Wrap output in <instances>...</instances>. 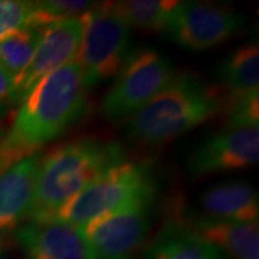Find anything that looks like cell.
<instances>
[{"instance_id":"cell-4","label":"cell","mask_w":259,"mask_h":259,"mask_svg":"<svg viewBox=\"0 0 259 259\" xmlns=\"http://www.w3.org/2000/svg\"><path fill=\"white\" fill-rule=\"evenodd\" d=\"M82 40L75 58L87 90L120 72L128 58L130 26L110 2L93 6L81 16Z\"/></svg>"},{"instance_id":"cell-9","label":"cell","mask_w":259,"mask_h":259,"mask_svg":"<svg viewBox=\"0 0 259 259\" xmlns=\"http://www.w3.org/2000/svg\"><path fill=\"white\" fill-rule=\"evenodd\" d=\"M82 40L81 19L61 20L44 30L26 69L15 79L12 104H20L40 79L74 62Z\"/></svg>"},{"instance_id":"cell-10","label":"cell","mask_w":259,"mask_h":259,"mask_svg":"<svg viewBox=\"0 0 259 259\" xmlns=\"http://www.w3.org/2000/svg\"><path fill=\"white\" fill-rule=\"evenodd\" d=\"M259 160L258 127L226 128L206 139L189 160L193 177L255 166Z\"/></svg>"},{"instance_id":"cell-23","label":"cell","mask_w":259,"mask_h":259,"mask_svg":"<svg viewBox=\"0 0 259 259\" xmlns=\"http://www.w3.org/2000/svg\"><path fill=\"white\" fill-rule=\"evenodd\" d=\"M3 112H5V110H0V117L3 115Z\"/></svg>"},{"instance_id":"cell-16","label":"cell","mask_w":259,"mask_h":259,"mask_svg":"<svg viewBox=\"0 0 259 259\" xmlns=\"http://www.w3.org/2000/svg\"><path fill=\"white\" fill-rule=\"evenodd\" d=\"M111 9L130 28L164 33L177 2L171 0H122L110 2Z\"/></svg>"},{"instance_id":"cell-14","label":"cell","mask_w":259,"mask_h":259,"mask_svg":"<svg viewBox=\"0 0 259 259\" xmlns=\"http://www.w3.org/2000/svg\"><path fill=\"white\" fill-rule=\"evenodd\" d=\"M207 218L232 222H258L256 190L245 182H226L207 189L200 197Z\"/></svg>"},{"instance_id":"cell-19","label":"cell","mask_w":259,"mask_h":259,"mask_svg":"<svg viewBox=\"0 0 259 259\" xmlns=\"http://www.w3.org/2000/svg\"><path fill=\"white\" fill-rule=\"evenodd\" d=\"M226 128L258 127L259 125V90L246 93L226 94L223 98Z\"/></svg>"},{"instance_id":"cell-13","label":"cell","mask_w":259,"mask_h":259,"mask_svg":"<svg viewBox=\"0 0 259 259\" xmlns=\"http://www.w3.org/2000/svg\"><path fill=\"white\" fill-rule=\"evenodd\" d=\"M186 228L221 250L226 259H259L258 222L193 218Z\"/></svg>"},{"instance_id":"cell-15","label":"cell","mask_w":259,"mask_h":259,"mask_svg":"<svg viewBox=\"0 0 259 259\" xmlns=\"http://www.w3.org/2000/svg\"><path fill=\"white\" fill-rule=\"evenodd\" d=\"M216 76L226 94L256 90L259 82V48L256 42L236 48L219 62Z\"/></svg>"},{"instance_id":"cell-11","label":"cell","mask_w":259,"mask_h":259,"mask_svg":"<svg viewBox=\"0 0 259 259\" xmlns=\"http://www.w3.org/2000/svg\"><path fill=\"white\" fill-rule=\"evenodd\" d=\"M16 239L26 259H87L79 228L62 222H29Z\"/></svg>"},{"instance_id":"cell-20","label":"cell","mask_w":259,"mask_h":259,"mask_svg":"<svg viewBox=\"0 0 259 259\" xmlns=\"http://www.w3.org/2000/svg\"><path fill=\"white\" fill-rule=\"evenodd\" d=\"M33 13V2L0 0V39L16 29L26 26Z\"/></svg>"},{"instance_id":"cell-3","label":"cell","mask_w":259,"mask_h":259,"mask_svg":"<svg viewBox=\"0 0 259 259\" xmlns=\"http://www.w3.org/2000/svg\"><path fill=\"white\" fill-rule=\"evenodd\" d=\"M222 88L207 85L190 74L176 75L164 90L128 120L131 139L163 144L196 128L222 111Z\"/></svg>"},{"instance_id":"cell-7","label":"cell","mask_w":259,"mask_h":259,"mask_svg":"<svg viewBox=\"0 0 259 259\" xmlns=\"http://www.w3.org/2000/svg\"><path fill=\"white\" fill-rule=\"evenodd\" d=\"M154 190L102 213L79 228L87 259H133L150 228Z\"/></svg>"},{"instance_id":"cell-17","label":"cell","mask_w":259,"mask_h":259,"mask_svg":"<svg viewBox=\"0 0 259 259\" xmlns=\"http://www.w3.org/2000/svg\"><path fill=\"white\" fill-rule=\"evenodd\" d=\"M45 29L22 26L0 39V65L12 76L13 82L30 62Z\"/></svg>"},{"instance_id":"cell-18","label":"cell","mask_w":259,"mask_h":259,"mask_svg":"<svg viewBox=\"0 0 259 259\" xmlns=\"http://www.w3.org/2000/svg\"><path fill=\"white\" fill-rule=\"evenodd\" d=\"M150 259H226L219 249L192 232L175 233L150 250Z\"/></svg>"},{"instance_id":"cell-12","label":"cell","mask_w":259,"mask_h":259,"mask_svg":"<svg viewBox=\"0 0 259 259\" xmlns=\"http://www.w3.org/2000/svg\"><path fill=\"white\" fill-rule=\"evenodd\" d=\"M42 154L23 158L0 175V235L28 219Z\"/></svg>"},{"instance_id":"cell-24","label":"cell","mask_w":259,"mask_h":259,"mask_svg":"<svg viewBox=\"0 0 259 259\" xmlns=\"http://www.w3.org/2000/svg\"><path fill=\"white\" fill-rule=\"evenodd\" d=\"M2 136H3V133H2V131H0V139H2Z\"/></svg>"},{"instance_id":"cell-6","label":"cell","mask_w":259,"mask_h":259,"mask_svg":"<svg viewBox=\"0 0 259 259\" xmlns=\"http://www.w3.org/2000/svg\"><path fill=\"white\" fill-rule=\"evenodd\" d=\"M176 76L171 62L153 48L131 52L117 79L102 98L100 110L110 121L133 117Z\"/></svg>"},{"instance_id":"cell-1","label":"cell","mask_w":259,"mask_h":259,"mask_svg":"<svg viewBox=\"0 0 259 259\" xmlns=\"http://www.w3.org/2000/svg\"><path fill=\"white\" fill-rule=\"evenodd\" d=\"M87 93L76 62L49 74L20 102L8 133L0 139V175L64 134L87 110Z\"/></svg>"},{"instance_id":"cell-2","label":"cell","mask_w":259,"mask_h":259,"mask_svg":"<svg viewBox=\"0 0 259 259\" xmlns=\"http://www.w3.org/2000/svg\"><path fill=\"white\" fill-rule=\"evenodd\" d=\"M121 161L120 144L94 137L54 148L40 158L28 219L35 223L49 222L58 209Z\"/></svg>"},{"instance_id":"cell-25","label":"cell","mask_w":259,"mask_h":259,"mask_svg":"<svg viewBox=\"0 0 259 259\" xmlns=\"http://www.w3.org/2000/svg\"><path fill=\"white\" fill-rule=\"evenodd\" d=\"M144 259H150V253H148V256H147V258H144Z\"/></svg>"},{"instance_id":"cell-5","label":"cell","mask_w":259,"mask_h":259,"mask_svg":"<svg viewBox=\"0 0 259 259\" xmlns=\"http://www.w3.org/2000/svg\"><path fill=\"white\" fill-rule=\"evenodd\" d=\"M150 190H154V182L148 166L122 160L58 209L49 222L82 228L94 218Z\"/></svg>"},{"instance_id":"cell-21","label":"cell","mask_w":259,"mask_h":259,"mask_svg":"<svg viewBox=\"0 0 259 259\" xmlns=\"http://www.w3.org/2000/svg\"><path fill=\"white\" fill-rule=\"evenodd\" d=\"M13 79L6 69L0 65V110H5L8 104H12L13 97Z\"/></svg>"},{"instance_id":"cell-8","label":"cell","mask_w":259,"mask_h":259,"mask_svg":"<svg viewBox=\"0 0 259 259\" xmlns=\"http://www.w3.org/2000/svg\"><path fill=\"white\" fill-rule=\"evenodd\" d=\"M245 20L241 12L226 6L177 2L164 35L179 47L200 52L236 35L243 28Z\"/></svg>"},{"instance_id":"cell-22","label":"cell","mask_w":259,"mask_h":259,"mask_svg":"<svg viewBox=\"0 0 259 259\" xmlns=\"http://www.w3.org/2000/svg\"><path fill=\"white\" fill-rule=\"evenodd\" d=\"M3 252H5V243H3V239H2V236H0V259L3 256Z\"/></svg>"}]
</instances>
